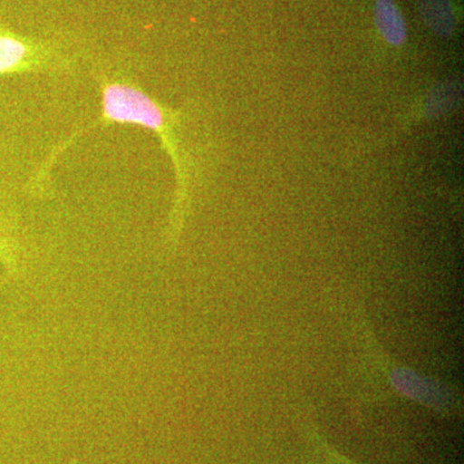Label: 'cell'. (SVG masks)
Segmentation results:
<instances>
[{"label":"cell","mask_w":464,"mask_h":464,"mask_svg":"<svg viewBox=\"0 0 464 464\" xmlns=\"http://www.w3.org/2000/svg\"><path fill=\"white\" fill-rule=\"evenodd\" d=\"M422 14L427 25L442 36L454 29V14L449 0H423Z\"/></svg>","instance_id":"277c9868"},{"label":"cell","mask_w":464,"mask_h":464,"mask_svg":"<svg viewBox=\"0 0 464 464\" xmlns=\"http://www.w3.org/2000/svg\"><path fill=\"white\" fill-rule=\"evenodd\" d=\"M20 248L14 217L9 212L5 190L0 186V264L11 273H16L20 267Z\"/></svg>","instance_id":"3957f363"},{"label":"cell","mask_w":464,"mask_h":464,"mask_svg":"<svg viewBox=\"0 0 464 464\" xmlns=\"http://www.w3.org/2000/svg\"><path fill=\"white\" fill-rule=\"evenodd\" d=\"M76 60L65 42L23 35L0 21V76L63 74L74 69Z\"/></svg>","instance_id":"6da1fadb"},{"label":"cell","mask_w":464,"mask_h":464,"mask_svg":"<svg viewBox=\"0 0 464 464\" xmlns=\"http://www.w3.org/2000/svg\"><path fill=\"white\" fill-rule=\"evenodd\" d=\"M375 25L384 41L400 47L406 41V24L401 11L393 0H375Z\"/></svg>","instance_id":"7a4b0ae2"}]
</instances>
